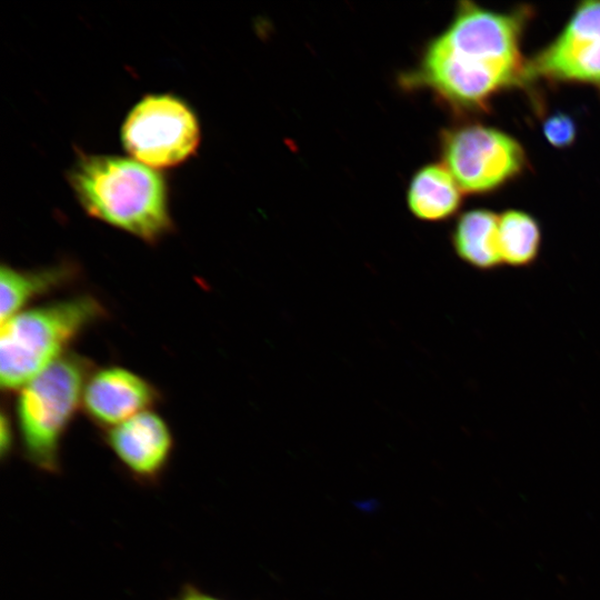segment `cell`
I'll return each instance as SVG.
<instances>
[{
  "label": "cell",
  "mask_w": 600,
  "mask_h": 600,
  "mask_svg": "<svg viewBox=\"0 0 600 600\" xmlns=\"http://www.w3.org/2000/svg\"><path fill=\"white\" fill-rule=\"evenodd\" d=\"M532 16L528 6L496 11L461 1L418 66L401 77L402 86L428 89L459 113L487 112L499 93L528 84L521 42Z\"/></svg>",
  "instance_id": "cell-1"
},
{
  "label": "cell",
  "mask_w": 600,
  "mask_h": 600,
  "mask_svg": "<svg viewBox=\"0 0 600 600\" xmlns=\"http://www.w3.org/2000/svg\"><path fill=\"white\" fill-rule=\"evenodd\" d=\"M86 212L149 243L172 228L164 178L132 158L81 153L69 172Z\"/></svg>",
  "instance_id": "cell-2"
},
{
  "label": "cell",
  "mask_w": 600,
  "mask_h": 600,
  "mask_svg": "<svg viewBox=\"0 0 600 600\" xmlns=\"http://www.w3.org/2000/svg\"><path fill=\"white\" fill-rule=\"evenodd\" d=\"M106 310L83 294L34 307L1 322L0 382L16 390L62 357L66 348Z\"/></svg>",
  "instance_id": "cell-3"
},
{
  "label": "cell",
  "mask_w": 600,
  "mask_h": 600,
  "mask_svg": "<svg viewBox=\"0 0 600 600\" xmlns=\"http://www.w3.org/2000/svg\"><path fill=\"white\" fill-rule=\"evenodd\" d=\"M89 360L67 352L19 389L17 423L22 453L47 473L61 470L62 438L81 404Z\"/></svg>",
  "instance_id": "cell-4"
},
{
  "label": "cell",
  "mask_w": 600,
  "mask_h": 600,
  "mask_svg": "<svg viewBox=\"0 0 600 600\" xmlns=\"http://www.w3.org/2000/svg\"><path fill=\"white\" fill-rule=\"evenodd\" d=\"M440 154L441 163L466 194L493 192L528 168L524 148L516 138L479 122L444 129Z\"/></svg>",
  "instance_id": "cell-5"
},
{
  "label": "cell",
  "mask_w": 600,
  "mask_h": 600,
  "mask_svg": "<svg viewBox=\"0 0 600 600\" xmlns=\"http://www.w3.org/2000/svg\"><path fill=\"white\" fill-rule=\"evenodd\" d=\"M124 149L132 159L153 169L178 166L200 142L193 110L171 94H149L128 113L121 129Z\"/></svg>",
  "instance_id": "cell-6"
},
{
  "label": "cell",
  "mask_w": 600,
  "mask_h": 600,
  "mask_svg": "<svg viewBox=\"0 0 600 600\" xmlns=\"http://www.w3.org/2000/svg\"><path fill=\"white\" fill-rule=\"evenodd\" d=\"M587 84L600 92V1L577 4L560 33L527 62V83Z\"/></svg>",
  "instance_id": "cell-7"
},
{
  "label": "cell",
  "mask_w": 600,
  "mask_h": 600,
  "mask_svg": "<svg viewBox=\"0 0 600 600\" xmlns=\"http://www.w3.org/2000/svg\"><path fill=\"white\" fill-rule=\"evenodd\" d=\"M104 442L124 471L146 487L159 484L174 446L166 421L150 410L108 429Z\"/></svg>",
  "instance_id": "cell-8"
},
{
  "label": "cell",
  "mask_w": 600,
  "mask_h": 600,
  "mask_svg": "<svg viewBox=\"0 0 600 600\" xmlns=\"http://www.w3.org/2000/svg\"><path fill=\"white\" fill-rule=\"evenodd\" d=\"M159 400L156 388L122 367H107L88 377L81 406L87 416L107 430L148 411Z\"/></svg>",
  "instance_id": "cell-9"
},
{
  "label": "cell",
  "mask_w": 600,
  "mask_h": 600,
  "mask_svg": "<svg viewBox=\"0 0 600 600\" xmlns=\"http://www.w3.org/2000/svg\"><path fill=\"white\" fill-rule=\"evenodd\" d=\"M462 194L459 184L442 163H429L411 178L407 201L416 218L437 222L452 217L460 209Z\"/></svg>",
  "instance_id": "cell-10"
},
{
  "label": "cell",
  "mask_w": 600,
  "mask_h": 600,
  "mask_svg": "<svg viewBox=\"0 0 600 600\" xmlns=\"http://www.w3.org/2000/svg\"><path fill=\"white\" fill-rule=\"evenodd\" d=\"M78 274L70 263H59L34 270L2 266L0 271V320L23 310L34 298L68 284Z\"/></svg>",
  "instance_id": "cell-11"
},
{
  "label": "cell",
  "mask_w": 600,
  "mask_h": 600,
  "mask_svg": "<svg viewBox=\"0 0 600 600\" xmlns=\"http://www.w3.org/2000/svg\"><path fill=\"white\" fill-rule=\"evenodd\" d=\"M499 214L488 209H472L460 214L452 230L456 254L481 271L502 266L498 247Z\"/></svg>",
  "instance_id": "cell-12"
},
{
  "label": "cell",
  "mask_w": 600,
  "mask_h": 600,
  "mask_svg": "<svg viewBox=\"0 0 600 600\" xmlns=\"http://www.w3.org/2000/svg\"><path fill=\"white\" fill-rule=\"evenodd\" d=\"M541 242V227L532 214L518 209L499 214L498 247L502 264L513 268L533 264Z\"/></svg>",
  "instance_id": "cell-13"
},
{
  "label": "cell",
  "mask_w": 600,
  "mask_h": 600,
  "mask_svg": "<svg viewBox=\"0 0 600 600\" xmlns=\"http://www.w3.org/2000/svg\"><path fill=\"white\" fill-rule=\"evenodd\" d=\"M542 131L550 144L563 149L576 140L577 126L569 114L557 112L544 120Z\"/></svg>",
  "instance_id": "cell-14"
},
{
  "label": "cell",
  "mask_w": 600,
  "mask_h": 600,
  "mask_svg": "<svg viewBox=\"0 0 600 600\" xmlns=\"http://www.w3.org/2000/svg\"><path fill=\"white\" fill-rule=\"evenodd\" d=\"M171 600H223L213 594H210L194 584H184L179 593Z\"/></svg>",
  "instance_id": "cell-15"
},
{
  "label": "cell",
  "mask_w": 600,
  "mask_h": 600,
  "mask_svg": "<svg viewBox=\"0 0 600 600\" xmlns=\"http://www.w3.org/2000/svg\"><path fill=\"white\" fill-rule=\"evenodd\" d=\"M12 430L9 418L3 412L0 423V454L4 458L12 448Z\"/></svg>",
  "instance_id": "cell-16"
}]
</instances>
